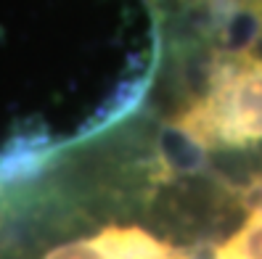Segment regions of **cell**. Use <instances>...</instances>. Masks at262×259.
Masks as SVG:
<instances>
[{"mask_svg": "<svg viewBox=\"0 0 262 259\" xmlns=\"http://www.w3.org/2000/svg\"><path fill=\"white\" fill-rule=\"evenodd\" d=\"M178 122L207 146L262 143V58H228L214 66L209 93Z\"/></svg>", "mask_w": 262, "mask_h": 259, "instance_id": "cell-1", "label": "cell"}, {"mask_svg": "<svg viewBox=\"0 0 262 259\" xmlns=\"http://www.w3.org/2000/svg\"><path fill=\"white\" fill-rule=\"evenodd\" d=\"M188 259H217V249H212V246L188 249Z\"/></svg>", "mask_w": 262, "mask_h": 259, "instance_id": "cell-5", "label": "cell"}, {"mask_svg": "<svg viewBox=\"0 0 262 259\" xmlns=\"http://www.w3.org/2000/svg\"><path fill=\"white\" fill-rule=\"evenodd\" d=\"M207 143L183 122L164 125L157 135V154L164 175L191 177L207 167Z\"/></svg>", "mask_w": 262, "mask_h": 259, "instance_id": "cell-2", "label": "cell"}, {"mask_svg": "<svg viewBox=\"0 0 262 259\" xmlns=\"http://www.w3.org/2000/svg\"><path fill=\"white\" fill-rule=\"evenodd\" d=\"M217 259H262V215H252L249 222L217 249Z\"/></svg>", "mask_w": 262, "mask_h": 259, "instance_id": "cell-3", "label": "cell"}, {"mask_svg": "<svg viewBox=\"0 0 262 259\" xmlns=\"http://www.w3.org/2000/svg\"><path fill=\"white\" fill-rule=\"evenodd\" d=\"M42 259H117L106 243L103 233L96 238H80V241H69L58 249H51Z\"/></svg>", "mask_w": 262, "mask_h": 259, "instance_id": "cell-4", "label": "cell"}]
</instances>
